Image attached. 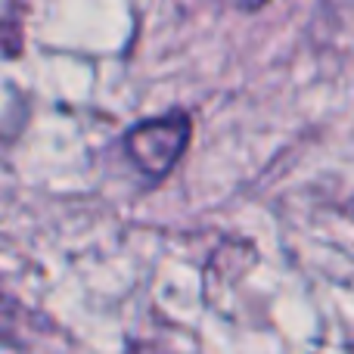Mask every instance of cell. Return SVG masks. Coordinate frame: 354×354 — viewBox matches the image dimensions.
I'll return each instance as SVG.
<instances>
[{"label":"cell","mask_w":354,"mask_h":354,"mask_svg":"<svg viewBox=\"0 0 354 354\" xmlns=\"http://www.w3.org/2000/svg\"><path fill=\"white\" fill-rule=\"evenodd\" d=\"M189 137H193V118L183 109H171L165 115L143 118L134 128H128L122 137V147L137 171L159 183L180 162L183 149L189 147Z\"/></svg>","instance_id":"obj_1"},{"label":"cell","mask_w":354,"mask_h":354,"mask_svg":"<svg viewBox=\"0 0 354 354\" xmlns=\"http://www.w3.org/2000/svg\"><path fill=\"white\" fill-rule=\"evenodd\" d=\"M128 354H165V351H159L156 345H131Z\"/></svg>","instance_id":"obj_2"}]
</instances>
